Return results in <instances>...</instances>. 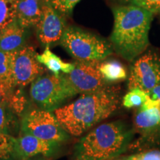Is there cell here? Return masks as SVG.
Listing matches in <instances>:
<instances>
[{"mask_svg":"<svg viewBox=\"0 0 160 160\" xmlns=\"http://www.w3.org/2000/svg\"><path fill=\"white\" fill-rule=\"evenodd\" d=\"M81 0H51L53 7L62 14L68 16L71 14L74 7Z\"/></svg>","mask_w":160,"mask_h":160,"instance_id":"22","label":"cell"},{"mask_svg":"<svg viewBox=\"0 0 160 160\" xmlns=\"http://www.w3.org/2000/svg\"><path fill=\"white\" fill-rule=\"evenodd\" d=\"M0 79L15 88L12 69V53L0 50Z\"/></svg>","mask_w":160,"mask_h":160,"instance_id":"18","label":"cell"},{"mask_svg":"<svg viewBox=\"0 0 160 160\" xmlns=\"http://www.w3.org/2000/svg\"><path fill=\"white\" fill-rule=\"evenodd\" d=\"M37 59L41 65H43L55 76H59L60 72L68 74L71 73L75 67L74 62L70 63L63 62L57 55L50 50L49 47L45 48L42 54H37Z\"/></svg>","mask_w":160,"mask_h":160,"instance_id":"15","label":"cell"},{"mask_svg":"<svg viewBox=\"0 0 160 160\" xmlns=\"http://www.w3.org/2000/svg\"><path fill=\"white\" fill-rule=\"evenodd\" d=\"M51 0H19L17 21L25 28L37 26L41 19L44 8Z\"/></svg>","mask_w":160,"mask_h":160,"instance_id":"13","label":"cell"},{"mask_svg":"<svg viewBox=\"0 0 160 160\" xmlns=\"http://www.w3.org/2000/svg\"><path fill=\"white\" fill-rule=\"evenodd\" d=\"M26 105V99L20 89L12 92L8 105L16 114L21 115Z\"/></svg>","mask_w":160,"mask_h":160,"instance_id":"21","label":"cell"},{"mask_svg":"<svg viewBox=\"0 0 160 160\" xmlns=\"http://www.w3.org/2000/svg\"><path fill=\"white\" fill-rule=\"evenodd\" d=\"M114 160H160L159 150H150Z\"/></svg>","mask_w":160,"mask_h":160,"instance_id":"23","label":"cell"},{"mask_svg":"<svg viewBox=\"0 0 160 160\" xmlns=\"http://www.w3.org/2000/svg\"><path fill=\"white\" fill-rule=\"evenodd\" d=\"M13 88H14L0 79V105H8Z\"/></svg>","mask_w":160,"mask_h":160,"instance_id":"25","label":"cell"},{"mask_svg":"<svg viewBox=\"0 0 160 160\" xmlns=\"http://www.w3.org/2000/svg\"><path fill=\"white\" fill-rule=\"evenodd\" d=\"M6 107L7 105H0V133H7L9 125V118Z\"/></svg>","mask_w":160,"mask_h":160,"instance_id":"26","label":"cell"},{"mask_svg":"<svg viewBox=\"0 0 160 160\" xmlns=\"http://www.w3.org/2000/svg\"><path fill=\"white\" fill-rule=\"evenodd\" d=\"M37 52L31 47L24 46L12 53V69L14 86L25 87L44 73L37 59Z\"/></svg>","mask_w":160,"mask_h":160,"instance_id":"8","label":"cell"},{"mask_svg":"<svg viewBox=\"0 0 160 160\" xmlns=\"http://www.w3.org/2000/svg\"><path fill=\"white\" fill-rule=\"evenodd\" d=\"M59 44L77 61L99 63L113 53L111 43L79 28H66Z\"/></svg>","mask_w":160,"mask_h":160,"instance_id":"4","label":"cell"},{"mask_svg":"<svg viewBox=\"0 0 160 160\" xmlns=\"http://www.w3.org/2000/svg\"><path fill=\"white\" fill-rule=\"evenodd\" d=\"M27 28L18 22L17 19L0 31V50L13 53L24 47Z\"/></svg>","mask_w":160,"mask_h":160,"instance_id":"14","label":"cell"},{"mask_svg":"<svg viewBox=\"0 0 160 160\" xmlns=\"http://www.w3.org/2000/svg\"><path fill=\"white\" fill-rule=\"evenodd\" d=\"M75 93L63 73L59 76H40L31 83L30 96L39 109L54 111Z\"/></svg>","mask_w":160,"mask_h":160,"instance_id":"5","label":"cell"},{"mask_svg":"<svg viewBox=\"0 0 160 160\" xmlns=\"http://www.w3.org/2000/svg\"><path fill=\"white\" fill-rule=\"evenodd\" d=\"M131 4L142 8L152 13H160V0H133Z\"/></svg>","mask_w":160,"mask_h":160,"instance_id":"24","label":"cell"},{"mask_svg":"<svg viewBox=\"0 0 160 160\" xmlns=\"http://www.w3.org/2000/svg\"><path fill=\"white\" fill-rule=\"evenodd\" d=\"M113 28L111 44L120 57L133 61L147 49L153 13L135 5L113 8Z\"/></svg>","mask_w":160,"mask_h":160,"instance_id":"2","label":"cell"},{"mask_svg":"<svg viewBox=\"0 0 160 160\" xmlns=\"http://www.w3.org/2000/svg\"><path fill=\"white\" fill-rule=\"evenodd\" d=\"M119 93L117 88L105 86L97 91L82 93L73 102L53 113L69 134L79 137L117 109Z\"/></svg>","mask_w":160,"mask_h":160,"instance_id":"1","label":"cell"},{"mask_svg":"<svg viewBox=\"0 0 160 160\" xmlns=\"http://www.w3.org/2000/svg\"><path fill=\"white\" fill-rule=\"evenodd\" d=\"M36 27L38 39L45 48L59 43L67 28L64 15L57 11L51 2L44 8L41 19Z\"/></svg>","mask_w":160,"mask_h":160,"instance_id":"10","label":"cell"},{"mask_svg":"<svg viewBox=\"0 0 160 160\" xmlns=\"http://www.w3.org/2000/svg\"><path fill=\"white\" fill-rule=\"evenodd\" d=\"M19 0H0V31L17 19Z\"/></svg>","mask_w":160,"mask_h":160,"instance_id":"17","label":"cell"},{"mask_svg":"<svg viewBox=\"0 0 160 160\" xmlns=\"http://www.w3.org/2000/svg\"><path fill=\"white\" fill-rule=\"evenodd\" d=\"M147 95L149 99L160 102V85L156 86L155 88L148 92Z\"/></svg>","mask_w":160,"mask_h":160,"instance_id":"27","label":"cell"},{"mask_svg":"<svg viewBox=\"0 0 160 160\" xmlns=\"http://www.w3.org/2000/svg\"><path fill=\"white\" fill-rule=\"evenodd\" d=\"M158 136H159V137H160V128L158 130H157V131H156L154 133H153L152 134L148 136V137L151 138V139H153V138L157 137H158Z\"/></svg>","mask_w":160,"mask_h":160,"instance_id":"28","label":"cell"},{"mask_svg":"<svg viewBox=\"0 0 160 160\" xmlns=\"http://www.w3.org/2000/svg\"><path fill=\"white\" fill-rule=\"evenodd\" d=\"M121 1L122 2H133V0H121Z\"/></svg>","mask_w":160,"mask_h":160,"instance_id":"29","label":"cell"},{"mask_svg":"<svg viewBox=\"0 0 160 160\" xmlns=\"http://www.w3.org/2000/svg\"><path fill=\"white\" fill-rule=\"evenodd\" d=\"M36 160H45V159H36Z\"/></svg>","mask_w":160,"mask_h":160,"instance_id":"30","label":"cell"},{"mask_svg":"<svg viewBox=\"0 0 160 160\" xmlns=\"http://www.w3.org/2000/svg\"><path fill=\"white\" fill-rule=\"evenodd\" d=\"M133 131L123 122L97 126L74 145L72 160H114L126 151Z\"/></svg>","mask_w":160,"mask_h":160,"instance_id":"3","label":"cell"},{"mask_svg":"<svg viewBox=\"0 0 160 160\" xmlns=\"http://www.w3.org/2000/svg\"><path fill=\"white\" fill-rule=\"evenodd\" d=\"M17 139L5 133H0V160H7L14 155Z\"/></svg>","mask_w":160,"mask_h":160,"instance_id":"20","label":"cell"},{"mask_svg":"<svg viewBox=\"0 0 160 160\" xmlns=\"http://www.w3.org/2000/svg\"><path fill=\"white\" fill-rule=\"evenodd\" d=\"M135 130L148 137L160 128V102L148 97L136 112L133 118Z\"/></svg>","mask_w":160,"mask_h":160,"instance_id":"12","label":"cell"},{"mask_svg":"<svg viewBox=\"0 0 160 160\" xmlns=\"http://www.w3.org/2000/svg\"><path fill=\"white\" fill-rule=\"evenodd\" d=\"M99 70L106 83H115L127 79L125 66L117 60L112 59L99 63Z\"/></svg>","mask_w":160,"mask_h":160,"instance_id":"16","label":"cell"},{"mask_svg":"<svg viewBox=\"0 0 160 160\" xmlns=\"http://www.w3.org/2000/svg\"><path fill=\"white\" fill-rule=\"evenodd\" d=\"M59 148V143L45 141L30 134H24L17 139L14 155L20 160H25L38 154L46 157L53 155Z\"/></svg>","mask_w":160,"mask_h":160,"instance_id":"11","label":"cell"},{"mask_svg":"<svg viewBox=\"0 0 160 160\" xmlns=\"http://www.w3.org/2000/svg\"><path fill=\"white\" fill-rule=\"evenodd\" d=\"M22 132L45 141L59 143L69 138V133L64 129L54 113L36 109L24 116L21 123Z\"/></svg>","mask_w":160,"mask_h":160,"instance_id":"6","label":"cell"},{"mask_svg":"<svg viewBox=\"0 0 160 160\" xmlns=\"http://www.w3.org/2000/svg\"><path fill=\"white\" fill-rule=\"evenodd\" d=\"M148 99L147 93L139 88L129 90L122 99V105L125 108H140Z\"/></svg>","mask_w":160,"mask_h":160,"instance_id":"19","label":"cell"},{"mask_svg":"<svg viewBox=\"0 0 160 160\" xmlns=\"http://www.w3.org/2000/svg\"><path fill=\"white\" fill-rule=\"evenodd\" d=\"M160 85V57L148 51L138 58L131 66L128 89L139 88L146 93Z\"/></svg>","mask_w":160,"mask_h":160,"instance_id":"7","label":"cell"},{"mask_svg":"<svg viewBox=\"0 0 160 160\" xmlns=\"http://www.w3.org/2000/svg\"><path fill=\"white\" fill-rule=\"evenodd\" d=\"M99 63L77 61L71 73H63L76 95L97 91L106 86L99 70Z\"/></svg>","mask_w":160,"mask_h":160,"instance_id":"9","label":"cell"}]
</instances>
